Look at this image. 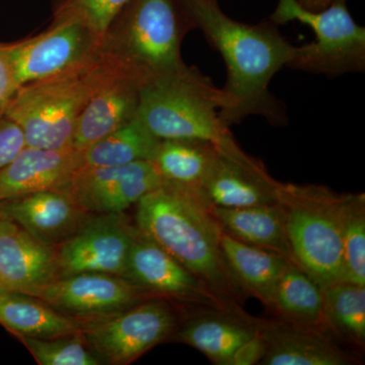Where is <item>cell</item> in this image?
I'll return each instance as SVG.
<instances>
[{
	"label": "cell",
	"instance_id": "8",
	"mask_svg": "<svg viewBox=\"0 0 365 365\" xmlns=\"http://www.w3.org/2000/svg\"><path fill=\"white\" fill-rule=\"evenodd\" d=\"M81 323V335L102 364L125 365L163 342L177 322L169 306L151 300Z\"/></svg>",
	"mask_w": 365,
	"mask_h": 365
},
{
	"label": "cell",
	"instance_id": "7",
	"mask_svg": "<svg viewBox=\"0 0 365 365\" xmlns=\"http://www.w3.org/2000/svg\"><path fill=\"white\" fill-rule=\"evenodd\" d=\"M274 25L299 21L316 35L309 44L294 46L287 68L326 76H344L365 69V28L353 20L346 0H336L322 11H309L297 0H279L270 16Z\"/></svg>",
	"mask_w": 365,
	"mask_h": 365
},
{
	"label": "cell",
	"instance_id": "15",
	"mask_svg": "<svg viewBox=\"0 0 365 365\" xmlns=\"http://www.w3.org/2000/svg\"><path fill=\"white\" fill-rule=\"evenodd\" d=\"M91 215L58 190L0 201V218L16 223L53 248L76 234Z\"/></svg>",
	"mask_w": 365,
	"mask_h": 365
},
{
	"label": "cell",
	"instance_id": "12",
	"mask_svg": "<svg viewBox=\"0 0 365 365\" xmlns=\"http://www.w3.org/2000/svg\"><path fill=\"white\" fill-rule=\"evenodd\" d=\"M141 290L121 276L79 273L45 285L33 297L53 309L86 321L124 311L141 302Z\"/></svg>",
	"mask_w": 365,
	"mask_h": 365
},
{
	"label": "cell",
	"instance_id": "25",
	"mask_svg": "<svg viewBox=\"0 0 365 365\" xmlns=\"http://www.w3.org/2000/svg\"><path fill=\"white\" fill-rule=\"evenodd\" d=\"M158 143L160 139L134 118L81 151L83 167H118L139 160H151Z\"/></svg>",
	"mask_w": 365,
	"mask_h": 365
},
{
	"label": "cell",
	"instance_id": "5",
	"mask_svg": "<svg viewBox=\"0 0 365 365\" xmlns=\"http://www.w3.org/2000/svg\"><path fill=\"white\" fill-rule=\"evenodd\" d=\"M192 29L182 0H129L108 29L102 50L143 86L186 66L181 46Z\"/></svg>",
	"mask_w": 365,
	"mask_h": 365
},
{
	"label": "cell",
	"instance_id": "26",
	"mask_svg": "<svg viewBox=\"0 0 365 365\" xmlns=\"http://www.w3.org/2000/svg\"><path fill=\"white\" fill-rule=\"evenodd\" d=\"M290 318L318 324L324 318V294L304 271L288 263L275 290L274 306Z\"/></svg>",
	"mask_w": 365,
	"mask_h": 365
},
{
	"label": "cell",
	"instance_id": "21",
	"mask_svg": "<svg viewBox=\"0 0 365 365\" xmlns=\"http://www.w3.org/2000/svg\"><path fill=\"white\" fill-rule=\"evenodd\" d=\"M220 246L235 281L273 307L278 281L290 262L275 252L240 241L225 230L220 235Z\"/></svg>",
	"mask_w": 365,
	"mask_h": 365
},
{
	"label": "cell",
	"instance_id": "11",
	"mask_svg": "<svg viewBox=\"0 0 365 365\" xmlns=\"http://www.w3.org/2000/svg\"><path fill=\"white\" fill-rule=\"evenodd\" d=\"M163 182L151 160H139L118 167L81 168L58 191L91 215L123 213Z\"/></svg>",
	"mask_w": 365,
	"mask_h": 365
},
{
	"label": "cell",
	"instance_id": "3",
	"mask_svg": "<svg viewBox=\"0 0 365 365\" xmlns=\"http://www.w3.org/2000/svg\"><path fill=\"white\" fill-rule=\"evenodd\" d=\"M118 67L102 50L97 58L78 68L20 86L2 115L20 127L26 146L71 148L81 113Z\"/></svg>",
	"mask_w": 365,
	"mask_h": 365
},
{
	"label": "cell",
	"instance_id": "4",
	"mask_svg": "<svg viewBox=\"0 0 365 365\" xmlns=\"http://www.w3.org/2000/svg\"><path fill=\"white\" fill-rule=\"evenodd\" d=\"M227 105L222 88L195 67L184 66L141 86L136 118L160 140L207 141L230 148L237 143L220 117Z\"/></svg>",
	"mask_w": 365,
	"mask_h": 365
},
{
	"label": "cell",
	"instance_id": "22",
	"mask_svg": "<svg viewBox=\"0 0 365 365\" xmlns=\"http://www.w3.org/2000/svg\"><path fill=\"white\" fill-rule=\"evenodd\" d=\"M217 148L207 141L163 139L158 143L151 162L163 182L199 190Z\"/></svg>",
	"mask_w": 365,
	"mask_h": 365
},
{
	"label": "cell",
	"instance_id": "9",
	"mask_svg": "<svg viewBox=\"0 0 365 365\" xmlns=\"http://www.w3.org/2000/svg\"><path fill=\"white\" fill-rule=\"evenodd\" d=\"M103 38L83 21L53 19L44 32L9 44L19 86L85 66L102 51Z\"/></svg>",
	"mask_w": 365,
	"mask_h": 365
},
{
	"label": "cell",
	"instance_id": "30",
	"mask_svg": "<svg viewBox=\"0 0 365 365\" xmlns=\"http://www.w3.org/2000/svg\"><path fill=\"white\" fill-rule=\"evenodd\" d=\"M53 19L83 21L104 39L108 29L129 0H51Z\"/></svg>",
	"mask_w": 365,
	"mask_h": 365
},
{
	"label": "cell",
	"instance_id": "17",
	"mask_svg": "<svg viewBox=\"0 0 365 365\" xmlns=\"http://www.w3.org/2000/svg\"><path fill=\"white\" fill-rule=\"evenodd\" d=\"M141 86L118 67L98 86L81 113L72 148L81 153L136 118Z\"/></svg>",
	"mask_w": 365,
	"mask_h": 365
},
{
	"label": "cell",
	"instance_id": "16",
	"mask_svg": "<svg viewBox=\"0 0 365 365\" xmlns=\"http://www.w3.org/2000/svg\"><path fill=\"white\" fill-rule=\"evenodd\" d=\"M60 276L56 248L0 218V281L6 289L35 295Z\"/></svg>",
	"mask_w": 365,
	"mask_h": 365
},
{
	"label": "cell",
	"instance_id": "32",
	"mask_svg": "<svg viewBox=\"0 0 365 365\" xmlns=\"http://www.w3.org/2000/svg\"><path fill=\"white\" fill-rule=\"evenodd\" d=\"M20 88L14 76L9 44L0 43V115L14 93Z\"/></svg>",
	"mask_w": 365,
	"mask_h": 365
},
{
	"label": "cell",
	"instance_id": "14",
	"mask_svg": "<svg viewBox=\"0 0 365 365\" xmlns=\"http://www.w3.org/2000/svg\"><path fill=\"white\" fill-rule=\"evenodd\" d=\"M123 278L140 290L173 299L212 300L207 285L136 228Z\"/></svg>",
	"mask_w": 365,
	"mask_h": 365
},
{
	"label": "cell",
	"instance_id": "1",
	"mask_svg": "<svg viewBox=\"0 0 365 365\" xmlns=\"http://www.w3.org/2000/svg\"><path fill=\"white\" fill-rule=\"evenodd\" d=\"M195 28L222 55L227 69L222 91L227 105L220 112L225 126L260 116L271 125L287 124L284 104L269 88L278 71L287 67L294 45L268 21L249 25L227 16L217 0H182Z\"/></svg>",
	"mask_w": 365,
	"mask_h": 365
},
{
	"label": "cell",
	"instance_id": "6",
	"mask_svg": "<svg viewBox=\"0 0 365 365\" xmlns=\"http://www.w3.org/2000/svg\"><path fill=\"white\" fill-rule=\"evenodd\" d=\"M343 195L319 186L279 184L277 201L295 265L322 290L343 281L341 202Z\"/></svg>",
	"mask_w": 365,
	"mask_h": 365
},
{
	"label": "cell",
	"instance_id": "35",
	"mask_svg": "<svg viewBox=\"0 0 365 365\" xmlns=\"http://www.w3.org/2000/svg\"><path fill=\"white\" fill-rule=\"evenodd\" d=\"M0 289H6V288L4 287V284H2L1 281H0Z\"/></svg>",
	"mask_w": 365,
	"mask_h": 365
},
{
	"label": "cell",
	"instance_id": "33",
	"mask_svg": "<svg viewBox=\"0 0 365 365\" xmlns=\"http://www.w3.org/2000/svg\"><path fill=\"white\" fill-rule=\"evenodd\" d=\"M267 350V342L260 333L237 349L230 365H251L260 362Z\"/></svg>",
	"mask_w": 365,
	"mask_h": 365
},
{
	"label": "cell",
	"instance_id": "29",
	"mask_svg": "<svg viewBox=\"0 0 365 365\" xmlns=\"http://www.w3.org/2000/svg\"><path fill=\"white\" fill-rule=\"evenodd\" d=\"M41 365H98L103 364L88 345L81 331L71 335L37 339L18 338Z\"/></svg>",
	"mask_w": 365,
	"mask_h": 365
},
{
	"label": "cell",
	"instance_id": "23",
	"mask_svg": "<svg viewBox=\"0 0 365 365\" xmlns=\"http://www.w3.org/2000/svg\"><path fill=\"white\" fill-rule=\"evenodd\" d=\"M258 333L252 327L235 319L204 316L190 319L179 331L178 337L215 364L230 365L237 349Z\"/></svg>",
	"mask_w": 365,
	"mask_h": 365
},
{
	"label": "cell",
	"instance_id": "10",
	"mask_svg": "<svg viewBox=\"0 0 365 365\" xmlns=\"http://www.w3.org/2000/svg\"><path fill=\"white\" fill-rule=\"evenodd\" d=\"M135 232L123 213L91 215L76 234L57 247L60 277L79 273L123 277Z\"/></svg>",
	"mask_w": 365,
	"mask_h": 365
},
{
	"label": "cell",
	"instance_id": "19",
	"mask_svg": "<svg viewBox=\"0 0 365 365\" xmlns=\"http://www.w3.org/2000/svg\"><path fill=\"white\" fill-rule=\"evenodd\" d=\"M209 208L227 234L252 246L275 252L294 264L287 239L284 208L278 201L249 207Z\"/></svg>",
	"mask_w": 365,
	"mask_h": 365
},
{
	"label": "cell",
	"instance_id": "2",
	"mask_svg": "<svg viewBox=\"0 0 365 365\" xmlns=\"http://www.w3.org/2000/svg\"><path fill=\"white\" fill-rule=\"evenodd\" d=\"M137 228L211 289L235 292L220 246L222 228L199 190L163 182L136 203Z\"/></svg>",
	"mask_w": 365,
	"mask_h": 365
},
{
	"label": "cell",
	"instance_id": "34",
	"mask_svg": "<svg viewBox=\"0 0 365 365\" xmlns=\"http://www.w3.org/2000/svg\"><path fill=\"white\" fill-rule=\"evenodd\" d=\"M299 4L309 11H322L333 4L336 0H297Z\"/></svg>",
	"mask_w": 365,
	"mask_h": 365
},
{
	"label": "cell",
	"instance_id": "20",
	"mask_svg": "<svg viewBox=\"0 0 365 365\" xmlns=\"http://www.w3.org/2000/svg\"><path fill=\"white\" fill-rule=\"evenodd\" d=\"M0 325L16 338L51 339L81 331L78 319L23 292L0 289Z\"/></svg>",
	"mask_w": 365,
	"mask_h": 365
},
{
	"label": "cell",
	"instance_id": "13",
	"mask_svg": "<svg viewBox=\"0 0 365 365\" xmlns=\"http://www.w3.org/2000/svg\"><path fill=\"white\" fill-rule=\"evenodd\" d=\"M279 184L237 144L227 150L217 148L199 191L209 206L249 207L277 202Z\"/></svg>",
	"mask_w": 365,
	"mask_h": 365
},
{
	"label": "cell",
	"instance_id": "27",
	"mask_svg": "<svg viewBox=\"0 0 365 365\" xmlns=\"http://www.w3.org/2000/svg\"><path fill=\"white\" fill-rule=\"evenodd\" d=\"M343 281L365 287V199L343 195L341 202Z\"/></svg>",
	"mask_w": 365,
	"mask_h": 365
},
{
	"label": "cell",
	"instance_id": "28",
	"mask_svg": "<svg viewBox=\"0 0 365 365\" xmlns=\"http://www.w3.org/2000/svg\"><path fill=\"white\" fill-rule=\"evenodd\" d=\"M324 317L359 344L365 340V287L340 281L323 290Z\"/></svg>",
	"mask_w": 365,
	"mask_h": 365
},
{
	"label": "cell",
	"instance_id": "24",
	"mask_svg": "<svg viewBox=\"0 0 365 365\" xmlns=\"http://www.w3.org/2000/svg\"><path fill=\"white\" fill-rule=\"evenodd\" d=\"M267 350L261 364L342 365L346 357L326 340L294 329L271 328L263 334Z\"/></svg>",
	"mask_w": 365,
	"mask_h": 365
},
{
	"label": "cell",
	"instance_id": "31",
	"mask_svg": "<svg viewBox=\"0 0 365 365\" xmlns=\"http://www.w3.org/2000/svg\"><path fill=\"white\" fill-rule=\"evenodd\" d=\"M25 146V137L20 127L0 115V170L9 165Z\"/></svg>",
	"mask_w": 365,
	"mask_h": 365
},
{
	"label": "cell",
	"instance_id": "18",
	"mask_svg": "<svg viewBox=\"0 0 365 365\" xmlns=\"http://www.w3.org/2000/svg\"><path fill=\"white\" fill-rule=\"evenodd\" d=\"M81 167V153L73 148L44 150L26 145L0 170V201L63 188Z\"/></svg>",
	"mask_w": 365,
	"mask_h": 365
}]
</instances>
